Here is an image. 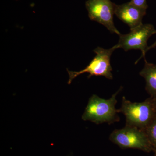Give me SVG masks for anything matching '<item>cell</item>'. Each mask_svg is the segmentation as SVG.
<instances>
[{"mask_svg":"<svg viewBox=\"0 0 156 156\" xmlns=\"http://www.w3.org/2000/svg\"><path fill=\"white\" fill-rule=\"evenodd\" d=\"M130 2L136 7L146 11L148 7L147 0H131Z\"/></svg>","mask_w":156,"mask_h":156,"instance_id":"30bf717a","label":"cell"},{"mask_svg":"<svg viewBox=\"0 0 156 156\" xmlns=\"http://www.w3.org/2000/svg\"><path fill=\"white\" fill-rule=\"evenodd\" d=\"M154 156H156V148L154 149Z\"/></svg>","mask_w":156,"mask_h":156,"instance_id":"4fadbf2b","label":"cell"},{"mask_svg":"<svg viewBox=\"0 0 156 156\" xmlns=\"http://www.w3.org/2000/svg\"><path fill=\"white\" fill-rule=\"evenodd\" d=\"M121 90V88L108 99H103L95 95L91 96L82 116L83 120L91 121L97 125L105 122L111 124L119 122L120 118L115 105L117 95Z\"/></svg>","mask_w":156,"mask_h":156,"instance_id":"6da1fadb","label":"cell"},{"mask_svg":"<svg viewBox=\"0 0 156 156\" xmlns=\"http://www.w3.org/2000/svg\"><path fill=\"white\" fill-rule=\"evenodd\" d=\"M144 131L151 144L156 148V116Z\"/></svg>","mask_w":156,"mask_h":156,"instance_id":"9c48e42d","label":"cell"},{"mask_svg":"<svg viewBox=\"0 0 156 156\" xmlns=\"http://www.w3.org/2000/svg\"><path fill=\"white\" fill-rule=\"evenodd\" d=\"M146 11L136 7L131 2L115 5V14L130 27V30L142 24V19Z\"/></svg>","mask_w":156,"mask_h":156,"instance_id":"52a82bcc","label":"cell"},{"mask_svg":"<svg viewBox=\"0 0 156 156\" xmlns=\"http://www.w3.org/2000/svg\"><path fill=\"white\" fill-rule=\"evenodd\" d=\"M131 32L119 36L118 44L119 48L126 52L130 50H138L142 52L141 58L144 57L148 47L147 41L151 37L156 34L154 27L151 24H142L136 28L130 30Z\"/></svg>","mask_w":156,"mask_h":156,"instance_id":"5b68a950","label":"cell"},{"mask_svg":"<svg viewBox=\"0 0 156 156\" xmlns=\"http://www.w3.org/2000/svg\"><path fill=\"white\" fill-rule=\"evenodd\" d=\"M151 98L152 101V103L153 104L154 107L155 109L156 112V96L155 97Z\"/></svg>","mask_w":156,"mask_h":156,"instance_id":"7c38bea8","label":"cell"},{"mask_svg":"<svg viewBox=\"0 0 156 156\" xmlns=\"http://www.w3.org/2000/svg\"><path fill=\"white\" fill-rule=\"evenodd\" d=\"M156 41L152 45H151V46H149V47H148L147 49L146 50V53L147 52L148 50H151V49H153V48H156Z\"/></svg>","mask_w":156,"mask_h":156,"instance_id":"8fae6325","label":"cell"},{"mask_svg":"<svg viewBox=\"0 0 156 156\" xmlns=\"http://www.w3.org/2000/svg\"><path fill=\"white\" fill-rule=\"evenodd\" d=\"M144 67L139 73L140 75L146 81L145 89L151 97L156 96V64L149 63L144 58Z\"/></svg>","mask_w":156,"mask_h":156,"instance_id":"ba28073f","label":"cell"},{"mask_svg":"<svg viewBox=\"0 0 156 156\" xmlns=\"http://www.w3.org/2000/svg\"><path fill=\"white\" fill-rule=\"evenodd\" d=\"M119 47L116 44L110 49H105L100 47H98L93 50L95 56L89 64L84 69L80 71H71L67 69L69 75V80L68 84L71 83L73 80L84 73L89 74L88 78L92 76H104L109 80H112V71L111 65V56L114 51Z\"/></svg>","mask_w":156,"mask_h":156,"instance_id":"277c9868","label":"cell"},{"mask_svg":"<svg viewBox=\"0 0 156 156\" xmlns=\"http://www.w3.org/2000/svg\"><path fill=\"white\" fill-rule=\"evenodd\" d=\"M109 139L122 149H137L149 153L154 147L151 143L144 130L129 126L116 129L110 135Z\"/></svg>","mask_w":156,"mask_h":156,"instance_id":"3957f363","label":"cell"},{"mask_svg":"<svg viewBox=\"0 0 156 156\" xmlns=\"http://www.w3.org/2000/svg\"><path fill=\"white\" fill-rule=\"evenodd\" d=\"M126 116V125L144 130L156 116L151 97L142 102H131L123 97L122 106L118 110Z\"/></svg>","mask_w":156,"mask_h":156,"instance_id":"7a4b0ae2","label":"cell"},{"mask_svg":"<svg viewBox=\"0 0 156 156\" xmlns=\"http://www.w3.org/2000/svg\"><path fill=\"white\" fill-rule=\"evenodd\" d=\"M85 5L91 20L104 26L112 33L121 34L114 23L115 4L111 0H88Z\"/></svg>","mask_w":156,"mask_h":156,"instance_id":"8992f818","label":"cell"}]
</instances>
